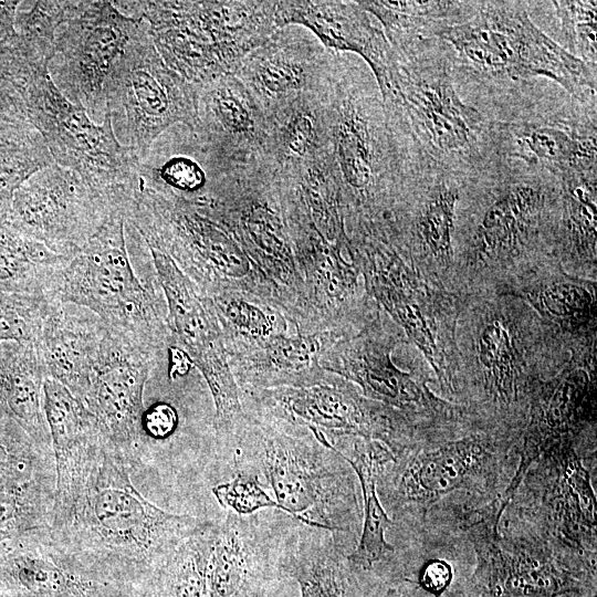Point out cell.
<instances>
[{"label":"cell","mask_w":597,"mask_h":597,"mask_svg":"<svg viewBox=\"0 0 597 597\" xmlns=\"http://www.w3.org/2000/svg\"><path fill=\"white\" fill-rule=\"evenodd\" d=\"M346 231L369 295L421 353L443 396L453 402L454 329L460 295L406 262L380 222L352 223Z\"/></svg>","instance_id":"obj_10"},{"label":"cell","mask_w":597,"mask_h":597,"mask_svg":"<svg viewBox=\"0 0 597 597\" xmlns=\"http://www.w3.org/2000/svg\"><path fill=\"white\" fill-rule=\"evenodd\" d=\"M25 102L30 122L54 163L75 171L126 210L140 185L139 159L116 137L111 115L95 123L56 87L49 69L31 76Z\"/></svg>","instance_id":"obj_14"},{"label":"cell","mask_w":597,"mask_h":597,"mask_svg":"<svg viewBox=\"0 0 597 597\" xmlns=\"http://www.w3.org/2000/svg\"><path fill=\"white\" fill-rule=\"evenodd\" d=\"M381 314L379 307L359 332L327 348L321 366L358 386L366 398L402 413L430 441L476 429L464 407L430 390L426 375L394 364L391 354L404 338L402 331L385 324Z\"/></svg>","instance_id":"obj_13"},{"label":"cell","mask_w":597,"mask_h":597,"mask_svg":"<svg viewBox=\"0 0 597 597\" xmlns=\"http://www.w3.org/2000/svg\"><path fill=\"white\" fill-rule=\"evenodd\" d=\"M596 342L572 350L568 362L536 387L528 406L521 440L520 461L503 494V506L513 500L530 467L548 449L576 441L595 426Z\"/></svg>","instance_id":"obj_24"},{"label":"cell","mask_w":597,"mask_h":597,"mask_svg":"<svg viewBox=\"0 0 597 597\" xmlns=\"http://www.w3.org/2000/svg\"><path fill=\"white\" fill-rule=\"evenodd\" d=\"M337 54L303 27L286 25L250 52L233 74L268 116L301 95L323 91Z\"/></svg>","instance_id":"obj_27"},{"label":"cell","mask_w":597,"mask_h":597,"mask_svg":"<svg viewBox=\"0 0 597 597\" xmlns=\"http://www.w3.org/2000/svg\"><path fill=\"white\" fill-rule=\"evenodd\" d=\"M55 303L45 318L36 348L50 377L83 401L106 327L96 316L75 315Z\"/></svg>","instance_id":"obj_35"},{"label":"cell","mask_w":597,"mask_h":597,"mask_svg":"<svg viewBox=\"0 0 597 597\" xmlns=\"http://www.w3.org/2000/svg\"><path fill=\"white\" fill-rule=\"evenodd\" d=\"M523 4L475 1L467 18L442 29L436 39L449 44L460 66L473 75L511 81L544 76L579 102L596 104V65L547 36Z\"/></svg>","instance_id":"obj_9"},{"label":"cell","mask_w":597,"mask_h":597,"mask_svg":"<svg viewBox=\"0 0 597 597\" xmlns=\"http://www.w3.org/2000/svg\"><path fill=\"white\" fill-rule=\"evenodd\" d=\"M212 494L218 503L239 515H250L265 509L282 511L262 486L259 475L238 470L235 476L212 488Z\"/></svg>","instance_id":"obj_48"},{"label":"cell","mask_w":597,"mask_h":597,"mask_svg":"<svg viewBox=\"0 0 597 597\" xmlns=\"http://www.w3.org/2000/svg\"><path fill=\"white\" fill-rule=\"evenodd\" d=\"M145 21L123 13L114 1H73L60 27L49 74L71 102L95 122L106 113L105 83L109 72Z\"/></svg>","instance_id":"obj_20"},{"label":"cell","mask_w":597,"mask_h":597,"mask_svg":"<svg viewBox=\"0 0 597 597\" xmlns=\"http://www.w3.org/2000/svg\"><path fill=\"white\" fill-rule=\"evenodd\" d=\"M343 337L337 333L281 334L229 346L226 354L239 390L311 387L329 377L320 360Z\"/></svg>","instance_id":"obj_32"},{"label":"cell","mask_w":597,"mask_h":597,"mask_svg":"<svg viewBox=\"0 0 597 597\" xmlns=\"http://www.w3.org/2000/svg\"><path fill=\"white\" fill-rule=\"evenodd\" d=\"M325 88L301 95L266 116L268 135L261 156L277 170L311 164L328 153Z\"/></svg>","instance_id":"obj_39"},{"label":"cell","mask_w":597,"mask_h":597,"mask_svg":"<svg viewBox=\"0 0 597 597\" xmlns=\"http://www.w3.org/2000/svg\"><path fill=\"white\" fill-rule=\"evenodd\" d=\"M440 40L429 39L394 51L386 113L410 155L461 177L483 167L491 125L459 96L452 65Z\"/></svg>","instance_id":"obj_6"},{"label":"cell","mask_w":597,"mask_h":597,"mask_svg":"<svg viewBox=\"0 0 597 597\" xmlns=\"http://www.w3.org/2000/svg\"><path fill=\"white\" fill-rule=\"evenodd\" d=\"M561 23L565 50L582 61L596 65L597 61V2L552 1Z\"/></svg>","instance_id":"obj_47"},{"label":"cell","mask_w":597,"mask_h":597,"mask_svg":"<svg viewBox=\"0 0 597 597\" xmlns=\"http://www.w3.org/2000/svg\"><path fill=\"white\" fill-rule=\"evenodd\" d=\"M559 181L554 255L568 273L597 280L596 170L569 174Z\"/></svg>","instance_id":"obj_37"},{"label":"cell","mask_w":597,"mask_h":597,"mask_svg":"<svg viewBox=\"0 0 597 597\" xmlns=\"http://www.w3.org/2000/svg\"><path fill=\"white\" fill-rule=\"evenodd\" d=\"M64 551L49 526L0 544V593L6 597H105L104 584Z\"/></svg>","instance_id":"obj_29"},{"label":"cell","mask_w":597,"mask_h":597,"mask_svg":"<svg viewBox=\"0 0 597 597\" xmlns=\"http://www.w3.org/2000/svg\"><path fill=\"white\" fill-rule=\"evenodd\" d=\"M494 499L465 515L463 528L476 564L468 597H595L596 576L557 554L536 533L504 538Z\"/></svg>","instance_id":"obj_15"},{"label":"cell","mask_w":597,"mask_h":597,"mask_svg":"<svg viewBox=\"0 0 597 597\" xmlns=\"http://www.w3.org/2000/svg\"><path fill=\"white\" fill-rule=\"evenodd\" d=\"M217 523L184 540L154 573L159 597H209L208 566Z\"/></svg>","instance_id":"obj_43"},{"label":"cell","mask_w":597,"mask_h":597,"mask_svg":"<svg viewBox=\"0 0 597 597\" xmlns=\"http://www.w3.org/2000/svg\"><path fill=\"white\" fill-rule=\"evenodd\" d=\"M234 239L272 306L301 332L304 282L280 199L276 168L263 156L221 171L209 193L190 200Z\"/></svg>","instance_id":"obj_7"},{"label":"cell","mask_w":597,"mask_h":597,"mask_svg":"<svg viewBox=\"0 0 597 597\" xmlns=\"http://www.w3.org/2000/svg\"><path fill=\"white\" fill-rule=\"evenodd\" d=\"M55 488L52 452L39 447L19 426L0 419V489Z\"/></svg>","instance_id":"obj_44"},{"label":"cell","mask_w":597,"mask_h":597,"mask_svg":"<svg viewBox=\"0 0 597 597\" xmlns=\"http://www.w3.org/2000/svg\"><path fill=\"white\" fill-rule=\"evenodd\" d=\"M0 597H6L2 593H0Z\"/></svg>","instance_id":"obj_53"},{"label":"cell","mask_w":597,"mask_h":597,"mask_svg":"<svg viewBox=\"0 0 597 597\" xmlns=\"http://www.w3.org/2000/svg\"><path fill=\"white\" fill-rule=\"evenodd\" d=\"M178 423V416L175 408L167 402H157L148 408L142 417V431L144 438L163 440L175 431Z\"/></svg>","instance_id":"obj_49"},{"label":"cell","mask_w":597,"mask_h":597,"mask_svg":"<svg viewBox=\"0 0 597 597\" xmlns=\"http://www.w3.org/2000/svg\"><path fill=\"white\" fill-rule=\"evenodd\" d=\"M126 214L112 212L100 230L56 275L49 297L96 314L107 331L158 356L171 345L167 311L137 277L129 260Z\"/></svg>","instance_id":"obj_11"},{"label":"cell","mask_w":597,"mask_h":597,"mask_svg":"<svg viewBox=\"0 0 597 597\" xmlns=\"http://www.w3.org/2000/svg\"><path fill=\"white\" fill-rule=\"evenodd\" d=\"M379 21L392 50L436 39L444 28L467 18L475 1H356Z\"/></svg>","instance_id":"obj_41"},{"label":"cell","mask_w":597,"mask_h":597,"mask_svg":"<svg viewBox=\"0 0 597 597\" xmlns=\"http://www.w3.org/2000/svg\"><path fill=\"white\" fill-rule=\"evenodd\" d=\"M273 586V585H272ZM272 586L269 587L265 591H263L262 594L255 596V597H270V591L272 589Z\"/></svg>","instance_id":"obj_52"},{"label":"cell","mask_w":597,"mask_h":597,"mask_svg":"<svg viewBox=\"0 0 597 597\" xmlns=\"http://www.w3.org/2000/svg\"><path fill=\"white\" fill-rule=\"evenodd\" d=\"M275 23L279 29L303 27L327 50L358 55L370 69L380 96L387 92L394 51L356 1H276Z\"/></svg>","instance_id":"obj_31"},{"label":"cell","mask_w":597,"mask_h":597,"mask_svg":"<svg viewBox=\"0 0 597 597\" xmlns=\"http://www.w3.org/2000/svg\"><path fill=\"white\" fill-rule=\"evenodd\" d=\"M116 210L124 211L78 174L55 163L30 177L13 203L21 234L71 258Z\"/></svg>","instance_id":"obj_23"},{"label":"cell","mask_w":597,"mask_h":597,"mask_svg":"<svg viewBox=\"0 0 597 597\" xmlns=\"http://www.w3.org/2000/svg\"><path fill=\"white\" fill-rule=\"evenodd\" d=\"M196 125L191 130L218 171L245 164L263 154L266 114L234 75L197 86Z\"/></svg>","instance_id":"obj_28"},{"label":"cell","mask_w":597,"mask_h":597,"mask_svg":"<svg viewBox=\"0 0 597 597\" xmlns=\"http://www.w3.org/2000/svg\"><path fill=\"white\" fill-rule=\"evenodd\" d=\"M335 532L292 520L280 547L279 572L294 579L301 597H381L371 573L356 568Z\"/></svg>","instance_id":"obj_30"},{"label":"cell","mask_w":597,"mask_h":597,"mask_svg":"<svg viewBox=\"0 0 597 597\" xmlns=\"http://www.w3.org/2000/svg\"><path fill=\"white\" fill-rule=\"evenodd\" d=\"M129 472L107 438L77 482L54 495L51 535L92 573L153 576L184 540L212 524L153 504L134 486Z\"/></svg>","instance_id":"obj_2"},{"label":"cell","mask_w":597,"mask_h":597,"mask_svg":"<svg viewBox=\"0 0 597 597\" xmlns=\"http://www.w3.org/2000/svg\"><path fill=\"white\" fill-rule=\"evenodd\" d=\"M452 578V566L447 561L431 558L419 569L417 588L430 597H443Z\"/></svg>","instance_id":"obj_50"},{"label":"cell","mask_w":597,"mask_h":597,"mask_svg":"<svg viewBox=\"0 0 597 597\" xmlns=\"http://www.w3.org/2000/svg\"><path fill=\"white\" fill-rule=\"evenodd\" d=\"M373 81L348 54L338 52L325 88L328 155L341 188L345 224L383 218L410 168L409 153Z\"/></svg>","instance_id":"obj_5"},{"label":"cell","mask_w":597,"mask_h":597,"mask_svg":"<svg viewBox=\"0 0 597 597\" xmlns=\"http://www.w3.org/2000/svg\"><path fill=\"white\" fill-rule=\"evenodd\" d=\"M558 209L559 181L543 170L470 177L457 209L451 292L495 291L556 260Z\"/></svg>","instance_id":"obj_3"},{"label":"cell","mask_w":597,"mask_h":597,"mask_svg":"<svg viewBox=\"0 0 597 597\" xmlns=\"http://www.w3.org/2000/svg\"><path fill=\"white\" fill-rule=\"evenodd\" d=\"M504 156L559 178L596 170V128L586 132L557 121H519L491 126Z\"/></svg>","instance_id":"obj_34"},{"label":"cell","mask_w":597,"mask_h":597,"mask_svg":"<svg viewBox=\"0 0 597 597\" xmlns=\"http://www.w3.org/2000/svg\"><path fill=\"white\" fill-rule=\"evenodd\" d=\"M292 520L270 509L250 515L227 511L209 559V597H255L282 579L279 553Z\"/></svg>","instance_id":"obj_26"},{"label":"cell","mask_w":597,"mask_h":597,"mask_svg":"<svg viewBox=\"0 0 597 597\" xmlns=\"http://www.w3.org/2000/svg\"><path fill=\"white\" fill-rule=\"evenodd\" d=\"M73 1H35L21 14V50L35 70L48 69L56 33L65 22Z\"/></svg>","instance_id":"obj_46"},{"label":"cell","mask_w":597,"mask_h":597,"mask_svg":"<svg viewBox=\"0 0 597 597\" xmlns=\"http://www.w3.org/2000/svg\"><path fill=\"white\" fill-rule=\"evenodd\" d=\"M515 436L470 430L449 440L419 443L385 463L377 474V494L392 521L409 512L426 517L443 496L474 485L496 468L504 443Z\"/></svg>","instance_id":"obj_18"},{"label":"cell","mask_w":597,"mask_h":597,"mask_svg":"<svg viewBox=\"0 0 597 597\" xmlns=\"http://www.w3.org/2000/svg\"><path fill=\"white\" fill-rule=\"evenodd\" d=\"M232 457L238 470L264 475L282 512L356 535L362 520L356 474L320 431L245 412Z\"/></svg>","instance_id":"obj_4"},{"label":"cell","mask_w":597,"mask_h":597,"mask_svg":"<svg viewBox=\"0 0 597 597\" xmlns=\"http://www.w3.org/2000/svg\"><path fill=\"white\" fill-rule=\"evenodd\" d=\"M573 348L516 296L495 291L462 295L453 402L479 428L520 437L536 387L568 362Z\"/></svg>","instance_id":"obj_1"},{"label":"cell","mask_w":597,"mask_h":597,"mask_svg":"<svg viewBox=\"0 0 597 597\" xmlns=\"http://www.w3.org/2000/svg\"><path fill=\"white\" fill-rule=\"evenodd\" d=\"M431 170L411 169L379 221L406 262L451 292L457 209L469 178Z\"/></svg>","instance_id":"obj_21"},{"label":"cell","mask_w":597,"mask_h":597,"mask_svg":"<svg viewBox=\"0 0 597 597\" xmlns=\"http://www.w3.org/2000/svg\"><path fill=\"white\" fill-rule=\"evenodd\" d=\"M73 258L45 244L3 231L0 234V284L33 296H48L59 272Z\"/></svg>","instance_id":"obj_42"},{"label":"cell","mask_w":597,"mask_h":597,"mask_svg":"<svg viewBox=\"0 0 597 597\" xmlns=\"http://www.w3.org/2000/svg\"><path fill=\"white\" fill-rule=\"evenodd\" d=\"M43 410L55 468V491L75 482L107 437L93 413L59 381L43 383Z\"/></svg>","instance_id":"obj_36"},{"label":"cell","mask_w":597,"mask_h":597,"mask_svg":"<svg viewBox=\"0 0 597 597\" xmlns=\"http://www.w3.org/2000/svg\"><path fill=\"white\" fill-rule=\"evenodd\" d=\"M381 597H408L406 586L389 587Z\"/></svg>","instance_id":"obj_51"},{"label":"cell","mask_w":597,"mask_h":597,"mask_svg":"<svg viewBox=\"0 0 597 597\" xmlns=\"http://www.w3.org/2000/svg\"><path fill=\"white\" fill-rule=\"evenodd\" d=\"M126 220L147 248L170 258L202 296L241 294L272 306L234 239L192 201L140 182Z\"/></svg>","instance_id":"obj_12"},{"label":"cell","mask_w":597,"mask_h":597,"mask_svg":"<svg viewBox=\"0 0 597 597\" xmlns=\"http://www.w3.org/2000/svg\"><path fill=\"white\" fill-rule=\"evenodd\" d=\"M46 371L36 345L0 352V419L19 426L39 447L52 452L43 410Z\"/></svg>","instance_id":"obj_40"},{"label":"cell","mask_w":597,"mask_h":597,"mask_svg":"<svg viewBox=\"0 0 597 597\" xmlns=\"http://www.w3.org/2000/svg\"><path fill=\"white\" fill-rule=\"evenodd\" d=\"M54 486L0 489V544L50 525Z\"/></svg>","instance_id":"obj_45"},{"label":"cell","mask_w":597,"mask_h":597,"mask_svg":"<svg viewBox=\"0 0 597 597\" xmlns=\"http://www.w3.org/2000/svg\"><path fill=\"white\" fill-rule=\"evenodd\" d=\"M148 249L165 295L171 345L180 348L205 377L216 408L213 426L217 442L221 450L230 453L245 413L211 302L200 294L170 258L156 249Z\"/></svg>","instance_id":"obj_19"},{"label":"cell","mask_w":597,"mask_h":597,"mask_svg":"<svg viewBox=\"0 0 597 597\" xmlns=\"http://www.w3.org/2000/svg\"><path fill=\"white\" fill-rule=\"evenodd\" d=\"M104 92L116 137H124L139 160L170 127L195 128L197 86L164 62L146 23L113 65Z\"/></svg>","instance_id":"obj_16"},{"label":"cell","mask_w":597,"mask_h":597,"mask_svg":"<svg viewBox=\"0 0 597 597\" xmlns=\"http://www.w3.org/2000/svg\"><path fill=\"white\" fill-rule=\"evenodd\" d=\"M240 399L248 405L245 412L320 431L328 441L375 440L394 458L429 441L402 413L366 398L356 385L334 374L311 387L240 390Z\"/></svg>","instance_id":"obj_17"},{"label":"cell","mask_w":597,"mask_h":597,"mask_svg":"<svg viewBox=\"0 0 597 597\" xmlns=\"http://www.w3.org/2000/svg\"><path fill=\"white\" fill-rule=\"evenodd\" d=\"M575 442L564 441L544 452L521 483L532 496L540 535L562 557L596 570V496Z\"/></svg>","instance_id":"obj_22"},{"label":"cell","mask_w":597,"mask_h":597,"mask_svg":"<svg viewBox=\"0 0 597 597\" xmlns=\"http://www.w3.org/2000/svg\"><path fill=\"white\" fill-rule=\"evenodd\" d=\"M156 360L154 355L106 331L82 401L130 469L140 461L144 390Z\"/></svg>","instance_id":"obj_25"},{"label":"cell","mask_w":597,"mask_h":597,"mask_svg":"<svg viewBox=\"0 0 597 597\" xmlns=\"http://www.w3.org/2000/svg\"><path fill=\"white\" fill-rule=\"evenodd\" d=\"M495 292L527 303L569 345L597 341L596 281L566 272L547 261Z\"/></svg>","instance_id":"obj_33"},{"label":"cell","mask_w":597,"mask_h":597,"mask_svg":"<svg viewBox=\"0 0 597 597\" xmlns=\"http://www.w3.org/2000/svg\"><path fill=\"white\" fill-rule=\"evenodd\" d=\"M464 597H468V596H464Z\"/></svg>","instance_id":"obj_54"},{"label":"cell","mask_w":597,"mask_h":597,"mask_svg":"<svg viewBox=\"0 0 597 597\" xmlns=\"http://www.w3.org/2000/svg\"><path fill=\"white\" fill-rule=\"evenodd\" d=\"M328 442L352 467L363 492L362 533L357 545L348 553V559L356 568L373 573L376 564L395 552L385 537L394 521L377 494V474L394 454L383 443L358 437H342Z\"/></svg>","instance_id":"obj_38"},{"label":"cell","mask_w":597,"mask_h":597,"mask_svg":"<svg viewBox=\"0 0 597 597\" xmlns=\"http://www.w3.org/2000/svg\"><path fill=\"white\" fill-rule=\"evenodd\" d=\"M142 18L164 62L199 86L233 74L279 28L276 1H114Z\"/></svg>","instance_id":"obj_8"}]
</instances>
